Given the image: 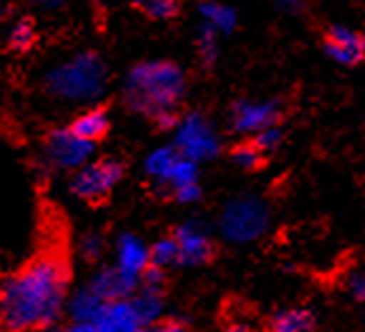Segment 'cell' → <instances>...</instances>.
Here are the masks:
<instances>
[{"mask_svg": "<svg viewBox=\"0 0 365 332\" xmlns=\"http://www.w3.org/2000/svg\"><path fill=\"white\" fill-rule=\"evenodd\" d=\"M71 266L60 249L36 254L0 280V326L14 332H46L62 318Z\"/></svg>", "mask_w": 365, "mask_h": 332, "instance_id": "cell-1", "label": "cell"}, {"mask_svg": "<svg viewBox=\"0 0 365 332\" xmlns=\"http://www.w3.org/2000/svg\"><path fill=\"white\" fill-rule=\"evenodd\" d=\"M185 71L176 62H140L128 71L123 100L133 112L157 119L162 114L176 112V105L185 95Z\"/></svg>", "mask_w": 365, "mask_h": 332, "instance_id": "cell-2", "label": "cell"}, {"mask_svg": "<svg viewBox=\"0 0 365 332\" xmlns=\"http://www.w3.org/2000/svg\"><path fill=\"white\" fill-rule=\"evenodd\" d=\"M107 84V66L98 53H78L57 64L46 76V91L55 98L88 102L100 98Z\"/></svg>", "mask_w": 365, "mask_h": 332, "instance_id": "cell-3", "label": "cell"}, {"mask_svg": "<svg viewBox=\"0 0 365 332\" xmlns=\"http://www.w3.org/2000/svg\"><path fill=\"white\" fill-rule=\"evenodd\" d=\"M271 206L259 195H237L223 206L218 231L232 245H250L261 240L271 228Z\"/></svg>", "mask_w": 365, "mask_h": 332, "instance_id": "cell-4", "label": "cell"}, {"mask_svg": "<svg viewBox=\"0 0 365 332\" xmlns=\"http://www.w3.org/2000/svg\"><path fill=\"white\" fill-rule=\"evenodd\" d=\"M173 133V147L182 157L192 159L195 164H204L221 154V136L216 133L214 124L200 112H190L176 121Z\"/></svg>", "mask_w": 365, "mask_h": 332, "instance_id": "cell-5", "label": "cell"}, {"mask_svg": "<svg viewBox=\"0 0 365 332\" xmlns=\"http://www.w3.org/2000/svg\"><path fill=\"white\" fill-rule=\"evenodd\" d=\"M123 178V164L119 159H88L78 166L69 183V193L86 204H98L114 193Z\"/></svg>", "mask_w": 365, "mask_h": 332, "instance_id": "cell-6", "label": "cell"}, {"mask_svg": "<svg viewBox=\"0 0 365 332\" xmlns=\"http://www.w3.org/2000/svg\"><path fill=\"white\" fill-rule=\"evenodd\" d=\"M95 143L78 138L71 129H55L46 138V159L55 171H76L86 161L93 159Z\"/></svg>", "mask_w": 365, "mask_h": 332, "instance_id": "cell-7", "label": "cell"}, {"mask_svg": "<svg viewBox=\"0 0 365 332\" xmlns=\"http://www.w3.org/2000/svg\"><path fill=\"white\" fill-rule=\"evenodd\" d=\"M282 116L280 100H240L230 109V129L235 133H250L273 126Z\"/></svg>", "mask_w": 365, "mask_h": 332, "instance_id": "cell-8", "label": "cell"}, {"mask_svg": "<svg viewBox=\"0 0 365 332\" xmlns=\"http://www.w3.org/2000/svg\"><path fill=\"white\" fill-rule=\"evenodd\" d=\"M173 240L178 245V266H204L214 259V240L207 228L197 221L180 223L173 231Z\"/></svg>", "mask_w": 365, "mask_h": 332, "instance_id": "cell-9", "label": "cell"}, {"mask_svg": "<svg viewBox=\"0 0 365 332\" xmlns=\"http://www.w3.org/2000/svg\"><path fill=\"white\" fill-rule=\"evenodd\" d=\"M93 326L98 332H138L143 328V323L138 318L133 301H130V297H126L102 301Z\"/></svg>", "mask_w": 365, "mask_h": 332, "instance_id": "cell-10", "label": "cell"}, {"mask_svg": "<svg viewBox=\"0 0 365 332\" xmlns=\"http://www.w3.org/2000/svg\"><path fill=\"white\" fill-rule=\"evenodd\" d=\"M325 50L334 62L356 66L365 55V41L359 31L349 26H330L325 34Z\"/></svg>", "mask_w": 365, "mask_h": 332, "instance_id": "cell-11", "label": "cell"}, {"mask_svg": "<svg viewBox=\"0 0 365 332\" xmlns=\"http://www.w3.org/2000/svg\"><path fill=\"white\" fill-rule=\"evenodd\" d=\"M138 285H140V278L138 276H130V273L121 271L119 266H105V268H100L91 278L88 287L102 301H109V299L130 297L138 290Z\"/></svg>", "mask_w": 365, "mask_h": 332, "instance_id": "cell-12", "label": "cell"}, {"mask_svg": "<svg viewBox=\"0 0 365 332\" xmlns=\"http://www.w3.org/2000/svg\"><path fill=\"white\" fill-rule=\"evenodd\" d=\"M114 266H119L121 271L130 273V276H138L150 266V247L138 238L133 233H123L116 238L114 245Z\"/></svg>", "mask_w": 365, "mask_h": 332, "instance_id": "cell-13", "label": "cell"}, {"mask_svg": "<svg viewBox=\"0 0 365 332\" xmlns=\"http://www.w3.org/2000/svg\"><path fill=\"white\" fill-rule=\"evenodd\" d=\"M130 301H133V308H135V313H138V318H140L143 326L164 318L166 301H164L162 290H148V287L138 285V290L130 294Z\"/></svg>", "mask_w": 365, "mask_h": 332, "instance_id": "cell-14", "label": "cell"}, {"mask_svg": "<svg viewBox=\"0 0 365 332\" xmlns=\"http://www.w3.org/2000/svg\"><path fill=\"white\" fill-rule=\"evenodd\" d=\"M109 114L102 107H93L86 109L83 114H78L74 124H71V133H76L78 138L91 140V143H98L109 133Z\"/></svg>", "mask_w": 365, "mask_h": 332, "instance_id": "cell-15", "label": "cell"}, {"mask_svg": "<svg viewBox=\"0 0 365 332\" xmlns=\"http://www.w3.org/2000/svg\"><path fill=\"white\" fill-rule=\"evenodd\" d=\"M313 326H316V316L304 306L280 308L271 318V332H311Z\"/></svg>", "mask_w": 365, "mask_h": 332, "instance_id": "cell-16", "label": "cell"}, {"mask_svg": "<svg viewBox=\"0 0 365 332\" xmlns=\"http://www.w3.org/2000/svg\"><path fill=\"white\" fill-rule=\"evenodd\" d=\"M102 306V299L95 294L91 287H81V290L71 292L64 304V311L69 313L71 321L76 323H93Z\"/></svg>", "mask_w": 365, "mask_h": 332, "instance_id": "cell-17", "label": "cell"}, {"mask_svg": "<svg viewBox=\"0 0 365 332\" xmlns=\"http://www.w3.org/2000/svg\"><path fill=\"white\" fill-rule=\"evenodd\" d=\"M178 157H180V152L173 145L157 147V150H152L148 154V159H145V173H148L155 183H159V186H164L173 164L178 161Z\"/></svg>", "mask_w": 365, "mask_h": 332, "instance_id": "cell-18", "label": "cell"}, {"mask_svg": "<svg viewBox=\"0 0 365 332\" xmlns=\"http://www.w3.org/2000/svg\"><path fill=\"white\" fill-rule=\"evenodd\" d=\"M200 12L204 17V24H209L218 34H230L237 24V14L228 5H221L216 0H204L200 5Z\"/></svg>", "mask_w": 365, "mask_h": 332, "instance_id": "cell-19", "label": "cell"}, {"mask_svg": "<svg viewBox=\"0 0 365 332\" xmlns=\"http://www.w3.org/2000/svg\"><path fill=\"white\" fill-rule=\"evenodd\" d=\"M150 266H157V268H171V266H178V245L173 240V235H166V238H159L155 245L150 247Z\"/></svg>", "mask_w": 365, "mask_h": 332, "instance_id": "cell-20", "label": "cell"}, {"mask_svg": "<svg viewBox=\"0 0 365 332\" xmlns=\"http://www.w3.org/2000/svg\"><path fill=\"white\" fill-rule=\"evenodd\" d=\"M232 161H235V166H240L242 171H257V168L264 166L266 161V154L259 150L254 143H240L232 147L230 152Z\"/></svg>", "mask_w": 365, "mask_h": 332, "instance_id": "cell-21", "label": "cell"}, {"mask_svg": "<svg viewBox=\"0 0 365 332\" xmlns=\"http://www.w3.org/2000/svg\"><path fill=\"white\" fill-rule=\"evenodd\" d=\"M197 55L207 69L218 60V31H214L209 24H204L200 29V36H197Z\"/></svg>", "mask_w": 365, "mask_h": 332, "instance_id": "cell-22", "label": "cell"}, {"mask_svg": "<svg viewBox=\"0 0 365 332\" xmlns=\"http://www.w3.org/2000/svg\"><path fill=\"white\" fill-rule=\"evenodd\" d=\"M197 178H200V168H197V164L192 159H187V157H178V161L173 164L171 168V173H169V178H166L164 183V188H180V186H185V183H195Z\"/></svg>", "mask_w": 365, "mask_h": 332, "instance_id": "cell-23", "label": "cell"}, {"mask_svg": "<svg viewBox=\"0 0 365 332\" xmlns=\"http://www.w3.org/2000/svg\"><path fill=\"white\" fill-rule=\"evenodd\" d=\"M36 41V24L29 17L17 19L10 29V48L17 50V53H24L34 46Z\"/></svg>", "mask_w": 365, "mask_h": 332, "instance_id": "cell-24", "label": "cell"}, {"mask_svg": "<svg viewBox=\"0 0 365 332\" xmlns=\"http://www.w3.org/2000/svg\"><path fill=\"white\" fill-rule=\"evenodd\" d=\"M78 254H81L83 261H100V256L105 254V238L98 231L86 233L81 240H78Z\"/></svg>", "mask_w": 365, "mask_h": 332, "instance_id": "cell-25", "label": "cell"}, {"mask_svg": "<svg viewBox=\"0 0 365 332\" xmlns=\"http://www.w3.org/2000/svg\"><path fill=\"white\" fill-rule=\"evenodd\" d=\"M140 7L152 19H173L178 14V0H143Z\"/></svg>", "mask_w": 365, "mask_h": 332, "instance_id": "cell-26", "label": "cell"}, {"mask_svg": "<svg viewBox=\"0 0 365 332\" xmlns=\"http://www.w3.org/2000/svg\"><path fill=\"white\" fill-rule=\"evenodd\" d=\"M252 143L257 145L264 154H271V152H275L277 147L282 145V131L277 129V124H273V126H266V129H261V131L254 133Z\"/></svg>", "mask_w": 365, "mask_h": 332, "instance_id": "cell-27", "label": "cell"}, {"mask_svg": "<svg viewBox=\"0 0 365 332\" xmlns=\"http://www.w3.org/2000/svg\"><path fill=\"white\" fill-rule=\"evenodd\" d=\"M344 287H346V292L351 294L356 301H363L365 299V278H363V271L361 268H349L346 276H344Z\"/></svg>", "mask_w": 365, "mask_h": 332, "instance_id": "cell-28", "label": "cell"}, {"mask_svg": "<svg viewBox=\"0 0 365 332\" xmlns=\"http://www.w3.org/2000/svg\"><path fill=\"white\" fill-rule=\"evenodd\" d=\"M171 195L173 199H176L178 204H195V202H200L202 199V188H200V183H185V186H180V188H173L171 190Z\"/></svg>", "mask_w": 365, "mask_h": 332, "instance_id": "cell-29", "label": "cell"}, {"mask_svg": "<svg viewBox=\"0 0 365 332\" xmlns=\"http://www.w3.org/2000/svg\"><path fill=\"white\" fill-rule=\"evenodd\" d=\"M138 332H190L182 323L178 321H155V323H148V326H143Z\"/></svg>", "mask_w": 365, "mask_h": 332, "instance_id": "cell-30", "label": "cell"}, {"mask_svg": "<svg viewBox=\"0 0 365 332\" xmlns=\"http://www.w3.org/2000/svg\"><path fill=\"white\" fill-rule=\"evenodd\" d=\"M223 332H261L257 326H252L250 321H232Z\"/></svg>", "mask_w": 365, "mask_h": 332, "instance_id": "cell-31", "label": "cell"}, {"mask_svg": "<svg viewBox=\"0 0 365 332\" xmlns=\"http://www.w3.org/2000/svg\"><path fill=\"white\" fill-rule=\"evenodd\" d=\"M64 332H98V330H95L93 323H76V321H71V326Z\"/></svg>", "mask_w": 365, "mask_h": 332, "instance_id": "cell-32", "label": "cell"}, {"mask_svg": "<svg viewBox=\"0 0 365 332\" xmlns=\"http://www.w3.org/2000/svg\"><path fill=\"white\" fill-rule=\"evenodd\" d=\"M280 3H282V5H287V7H299V5L304 3V0H280Z\"/></svg>", "mask_w": 365, "mask_h": 332, "instance_id": "cell-33", "label": "cell"}, {"mask_svg": "<svg viewBox=\"0 0 365 332\" xmlns=\"http://www.w3.org/2000/svg\"><path fill=\"white\" fill-rule=\"evenodd\" d=\"M38 3H43V5H62V3H67V0H38Z\"/></svg>", "mask_w": 365, "mask_h": 332, "instance_id": "cell-34", "label": "cell"}, {"mask_svg": "<svg viewBox=\"0 0 365 332\" xmlns=\"http://www.w3.org/2000/svg\"><path fill=\"white\" fill-rule=\"evenodd\" d=\"M126 3H130V5H140L143 0H126Z\"/></svg>", "mask_w": 365, "mask_h": 332, "instance_id": "cell-35", "label": "cell"}, {"mask_svg": "<svg viewBox=\"0 0 365 332\" xmlns=\"http://www.w3.org/2000/svg\"><path fill=\"white\" fill-rule=\"evenodd\" d=\"M5 332H14V330H5ZM24 332H34V330H24Z\"/></svg>", "mask_w": 365, "mask_h": 332, "instance_id": "cell-36", "label": "cell"}, {"mask_svg": "<svg viewBox=\"0 0 365 332\" xmlns=\"http://www.w3.org/2000/svg\"><path fill=\"white\" fill-rule=\"evenodd\" d=\"M0 17H3V12H0Z\"/></svg>", "mask_w": 365, "mask_h": 332, "instance_id": "cell-37", "label": "cell"}]
</instances>
